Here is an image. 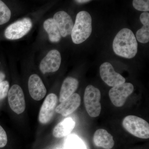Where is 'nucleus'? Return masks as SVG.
Instances as JSON below:
<instances>
[{"instance_id": "nucleus-1", "label": "nucleus", "mask_w": 149, "mask_h": 149, "mask_svg": "<svg viewBox=\"0 0 149 149\" xmlns=\"http://www.w3.org/2000/svg\"><path fill=\"white\" fill-rule=\"evenodd\" d=\"M138 44L133 32L123 28L117 33L113 43V49L117 55L126 58H132L138 52Z\"/></svg>"}, {"instance_id": "nucleus-2", "label": "nucleus", "mask_w": 149, "mask_h": 149, "mask_svg": "<svg viewBox=\"0 0 149 149\" xmlns=\"http://www.w3.org/2000/svg\"><path fill=\"white\" fill-rule=\"evenodd\" d=\"M92 17L88 12L82 11L77 14L71 34L74 44H81L90 37L92 32Z\"/></svg>"}, {"instance_id": "nucleus-3", "label": "nucleus", "mask_w": 149, "mask_h": 149, "mask_svg": "<svg viewBox=\"0 0 149 149\" xmlns=\"http://www.w3.org/2000/svg\"><path fill=\"white\" fill-rule=\"evenodd\" d=\"M122 125L125 130L135 137L145 139L149 138L148 123L141 118L128 116L123 119Z\"/></svg>"}, {"instance_id": "nucleus-4", "label": "nucleus", "mask_w": 149, "mask_h": 149, "mask_svg": "<svg viewBox=\"0 0 149 149\" xmlns=\"http://www.w3.org/2000/svg\"><path fill=\"white\" fill-rule=\"evenodd\" d=\"M101 94L100 90L92 85L85 88L84 101L85 109L91 117H98L101 111Z\"/></svg>"}, {"instance_id": "nucleus-5", "label": "nucleus", "mask_w": 149, "mask_h": 149, "mask_svg": "<svg viewBox=\"0 0 149 149\" xmlns=\"http://www.w3.org/2000/svg\"><path fill=\"white\" fill-rule=\"evenodd\" d=\"M32 26V21L30 19L27 17L22 19L7 27L5 31V36L8 40H18L27 35Z\"/></svg>"}, {"instance_id": "nucleus-6", "label": "nucleus", "mask_w": 149, "mask_h": 149, "mask_svg": "<svg viewBox=\"0 0 149 149\" xmlns=\"http://www.w3.org/2000/svg\"><path fill=\"white\" fill-rule=\"evenodd\" d=\"M134 91V86L130 83H124L113 87L109 93L112 103L116 107L124 105L127 98Z\"/></svg>"}, {"instance_id": "nucleus-7", "label": "nucleus", "mask_w": 149, "mask_h": 149, "mask_svg": "<svg viewBox=\"0 0 149 149\" xmlns=\"http://www.w3.org/2000/svg\"><path fill=\"white\" fill-rule=\"evenodd\" d=\"M8 101L11 109L17 114L24 111L26 108L23 91L19 85H13L8 93Z\"/></svg>"}, {"instance_id": "nucleus-8", "label": "nucleus", "mask_w": 149, "mask_h": 149, "mask_svg": "<svg viewBox=\"0 0 149 149\" xmlns=\"http://www.w3.org/2000/svg\"><path fill=\"white\" fill-rule=\"evenodd\" d=\"M101 77L107 85L114 87L125 83L124 77L115 71L113 66L109 62L104 63L100 67Z\"/></svg>"}, {"instance_id": "nucleus-9", "label": "nucleus", "mask_w": 149, "mask_h": 149, "mask_svg": "<svg viewBox=\"0 0 149 149\" xmlns=\"http://www.w3.org/2000/svg\"><path fill=\"white\" fill-rule=\"evenodd\" d=\"M58 102L57 96L54 93L49 94L45 99L40 109L39 120L41 123L47 124L53 116Z\"/></svg>"}, {"instance_id": "nucleus-10", "label": "nucleus", "mask_w": 149, "mask_h": 149, "mask_svg": "<svg viewBox=\"0 0 149 149\" xmlns=\"http://www.w3.org/2000/svg\"><path fill=\"white\" fill-rule=\"evenodd\" d=\"M61 61V55L59 52L57 50H52L40 63V70L43 74L56 72L59 68Z\"/></svg>"}, {"instance_id": "nucleus-11", "label": "nucleus", "mask_w": 149, "mask_h": 149, "mask_svg": "<svg viewBox=\"0 0 149 149\" xmlns=\"http://www.w3.org/2000/svg\"><path fill=\"white\" fill-rule=\"evenodd\" d=\"M28 85L29 94L33 100L40 101L45 97L47 89L39 75H31L29 77Z\"/></svg>"}, {"instance_id": "nucleus-12", "label": "nucleus", "mask_w": 149, "mask_h": 149, "mask_svg": "<svg viewBox=\"0 0 149 149\" xmlns=\"http://www.w3.org/2000/svg\"><path fill=\"white\" fill-rule=\"evenodd\" d=\"M53 19L62 37H66L71 35L74 23L68 14L64 11H59L55 14Z\"/></svg>"}, {"instance_id": "nucleus-13", "label": "nucleus", "mask_w": 149, "mask_h": 149, "mask_svg": "<svg viewBox=\"0 0 149 149\" xmlns=\"http://www.w3.org/2000/svg\"><path fill=\"white\" fill-rule=\"evenodd\" d=\"M81 103V98L77 93H74L56 107L55 111L63 116H67L74 112Z\"/></svg>"}, {"instance_id": "nucleus-14", "label": "nucleus", "mask_w": 149, "mask_h": 149, "mask_svg": "<svg viewBox=\"0 0 149 149\" xmlns=\"http://www.w3.org/2000/svg\"><path fill=\"white\" fill-rule=\"evenodd\" d=\"M93 142L96 146L104 149H111L114 146L113 137L104 129L96 130L93 136Z\"/></svg>"}, {"instance_id": "nucleus-15", "label": "nucleus", "mask_w": 149, "mask_h": 149, "mask_svg": "<svg viewBox=\"0 0 149 149\" xmlns=\"http://www.w3.org/2000/svg\"><path fill=\"white\" fill-rule=\"evenodd\" d=\"M79 85L78 80L74 77H67L62 85L60 93L59 102L61 103L72 95L77 90Z\"/></svg>"}, {"instance_id": "nucleus-16", "label": "nucleus", "mask_w": 149, "mask_h": 149, "mask_svg": "<svg viewBox=\"0 0 149 149\" xmlns=\"http://www.w3.org/2000/svg\"><path fill=\"white\" fill-rule=\"evenodd\" d=\"M75 122L71 118H67L59 123L53 130V135L56 138H61L69 135L74 129Z\"/></svg>"}, {"instance_id": "nucleus-17", "label": "nucleus", "mask_w": 149, "mask_h": 149, "mask_svg": "<svg viewBox=\"0 0 149 149\" xmlns=\"http://www.w3.org/2000/svg\"><path fill=\"white\" fill-rule=\"evenodd\" d=\"M140 20L143 27L136 32V39L140 42L147 43L149 41V13H143L140 16Z\"/></svg>"}, {"instance_id": "nucleus-18", "label": "nucleus", "mask_w": 149, "mask_h": 149, "mask_svg": "<svg viewBox=\"0 0 149 149\" xmlns=\"http://www.w3.org/2000/svg\"><path fill=\"white\" fill-rule=\"evenodd\" d=\"M44 28L49 35V38L52 42H58L61 39L60 32L53 18H49L45 21Z\"/></svg>"}, {"instance_id": "nucleus-19", "label": "nucleus", "mask_w": 149, "mask_h": 149, "mask_svg": "<svg viewBox=\"0 0 149 149\" xmlns=\"http://www.w3.org/2000/svg\"><path fill=\"white\" fill-rule=\"evenodd\" d=\"M66 149H88L82 140L75 136H69L65 142Z\"/></svg>"}, {"instance_id": "nucleus-20", "label": "nucleus", "mask_w": 149, "mask_h": 149, "mask_svg": "<svg viewBox=\"0 0 149 149\" xmlns=\"http://www.w3.org/2000/svg\"><path fill=\"white\" fill-rule=\"evenodd\" d=\"M11 13L10 9L4 3L0 0V25L7 22L10 19Z\"/></svg>"}, {"instance_id": "nucleus-21", "label": "nucleus", "mask_w": 149, "mask_h": 149, "mask_svg": "<svg viewBox=\"0 0 149 149\" xmlns=\"http://www.w3.org/2000/svg\"><path fill=\"white\" fill-rule=\"evenodd\" d=\"M133 5L137 10L144 12L149 11V0H133Z\"/></svg>"}, {"instance_id": "nucleus-22", "label": "nucleus", "mask_w": 149, "mask_h": 149, "mask_svg": "<svg viewBox=\"0 0 149 149\" xmlns=\"http://www.w3.org/2000/svg\"><path fill=\"white\" fill-rule=\"evenodd\" d=\"M9 88V83L8 81H3L0 83V100L7 95Z\"/></svg>"}, {"instance_id": "nucleus-23", "label": "nucleus", "mask_w": 149, "mask_h": 149, "mask_svg": "<svg viewBox=\"0 0 149 149\" xmlns=\"http://www.w3.org/2000/svg\"><path fill=\"white\" fill-rule=\"evenodd\" d=\"M7 142V136L5 130L0 125V148L5 147Z\"/></svg>"}, {"instance_id": "nucleus-24", "label": "nucleus", "mask_w": 149, "mask_h": 149, "mask_svg": "<svg viewBox=\"0 0 149 149\" xmlns=\"http://www.w3.org/2000/svg\"><path fill=\"white\" fill-rule=\"evenodd\" d=\"M5 78V74L3 72H0V83L3 81Z\"/></svg>"}, {"instance_id": "nucleus-25", "label": "nucleus", "mask_w": 149, "mask_h": 149, "mask_svg": "<svg viewBox=\"0 0 149 149\" xmlns=\"http://www.w3.org/2000/svg\"><path fill=\"white\" fill-rule=\"evenodd\" d=\"M91 0H75V1L78 3H84L90 1Z\"/></svg>"}]
</instances>
